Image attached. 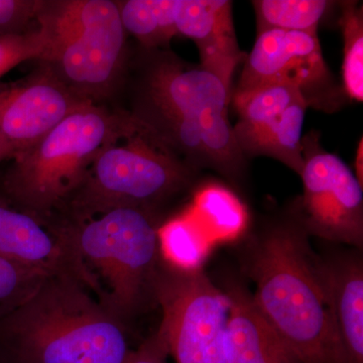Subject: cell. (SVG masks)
Listing matches in <instances>:
<instances>
[{
    "instance_id": "1",
    "label": "cell",
    "mask_w": 363,
    "mask_h": 363,
    "mask_svg": "<svg viewBox=\"0 0 363 363\" xmlns=\"http://www.w3.org/2000/svg\"><path fill=\"white\" fill-rule=\"evenodd\" d=\"M123 109L198 172L210 169L238 182L247 169L229 119L233 90L200 64L171 50L130 47L119 96Z\"/></svg>"
},
{
    "instance_id": "2",
    "label": "cell",
    "mask_w": 363,
    "mask_h": 363,
    "mask_svg": "<svg viewBox=\"0 0 363 363\" xmlns=\"http://www.w3.org/2000/svg\"><path fill=\"white\" fill-rule=\"evenodd\" d=\"M71 277H48L0 317V344L21 363H130L121 320Z\"/></svg>"
},
{
    "instance_id": "3",
    "label": "cell",
    "mask_w": 363,
    "mask_h": 363,
    "mask_svg": "<svg viewBox=\"0 0 363 363\" xmlns=\"http://www.w3.org/2000/svg\"><path fill=\"white\" fill-rule=\"evenodd\" d=\"M252 300L301 363H344L332 324L320 260L297 223L267 231L253 253Z\"/></svg>"
},
{
    "instance_id": "4",
    "label": "cell",
    "mask_w": 363,
    "mask_h": 363,
    "mask_svg": "<svg viewBox=\"0 0 363 363\" xmlns=\"http://www.w3.org/2000/svg\"><path fill=\"white\" fill-rule=\"evenodd\" d=\"M38 25L47 48L35 62L84 101L112 107L130 55L116 0H43Z\"/></svg>"
},
{
    "instance_id": "5",
    "label": "cell",
    "mask_w": 363,
    "mask_h": 363,
    "mask_svg": "<svg viewBox=\"0 0 363 363\" xmlns=\"http://www.w3.org/2000/svg\"><path fill=\"white\" fill-rule=\"evenodd\" d=\"M197 174V169L125 111L118 130L59 212L84 215L123 206L157 212L162 202L190 187Z\"/></svg>"
},
{
    "instance_id": "6",
    "label": "cell",
    "mask_w": 363,
    "mask_h": 363,
    "mask_svg": "<svg viewBox=\"0 0 363 363\" xmlns=\"http://www.w3.org/2000/svg\"><path fill=\"white\" fill-rule=\"evenodd\" d=\"M124 117L121 108L93 104L79 107L39 143L11 160L2 179V195L38 216L58 213Z\"/></svg>"
},
{
    "instance_id": "7",
    "label": "cell",
    "mask_w": 363,
    "mask_h": 363,
    "mask_svg": "<svg viewBox=\"0 0 363 363\" xmlns=\"http://www.w3.org/2000/svg\"><path fill=\"white\" fill-rule=\"evenodd\" d=\"M56 215L70 228L83 264L96 279L101 304L121 320L135 312L154 293L160 269L157 212L123 206Z\"/></svg>"
},
{
    "instance_id": "8",
    "label": "cell",
    "mask_w": 363,
    "mask_h": 363,
    "mask_svg": "<svg viewBox=\"0 0 363 363\" xmlns=\"http://www.w3.org/2000/svg\"><path fill=\"white\" fill-rule=\"evenodd\" d=\"M154 294L161 306L159 331L176 363H227L230 302L203 269L160 267Z\"/></svg>"
},
{
    "instance_id": "9",
    "label": "cell",
    "mask_w": 363,
    "mask_h": 363,
    "mask_svg": "<svg viewBox=\"0 0 363 363\" xmlns=\"http://www.w3.org/2000/svg\"><path fill=\"white\" fill-rule=\"evenodd\" d=\"M274 83L296 86L308 107L327 113L340 109L346 99L325 61L319 38L307 33L267 30L257 33L233 95Z\"/></svg>"
},
{
    "instance_id": "10",
    "label": "cell",
    "mask_w": 363,
    "mask_h": 363,
    "mask_svg": "<svg viewBox=\"0 0 363 363\" xmlns=\"http://www.w3.org/2000/svg\"><path fill=\"white\" fill-rule=\"evenodd\" d=\"M318 133L303 138V196L298 224L306 233L332 242L362 247V185L336 155L320 145Z\"/></svg>"
},
{
    "instance_id": "11",
    "label": "cell",
    "mask_w": 363,
    "mask_h": 363,
    "mask_svg": "<svg viewBox=\"0 0 363 363\" xmlns=\"http://www.w3.org/2000/svg\"><path fill=\"white\" fill-rule=\"evenodd\" d=\"M0 257L47 277H71L99 293L83 264L70 228L56 216L40 217L0 194Z\"/></svg>"
},
{
    "instance_id": "12",
    "label": "cell",
    "mask_w": 363,
    "mask_h": 363,
    "mask_svg": "<svg viewBox=\"0 0 363 363\" xmlns=\"http://www.w3.org/2000/svg\"><path fill=\"white\" fill-rule=\"evenodd\" d=\"M86 104L37 63L25 78L0 82V142L14 159Z\"/></svg>"
},
{
    "instance_id": "13",
    "label": "cell",
    "mask_w": 363,
    "mask_h": 363,
    "mask_svg": "<svg viewBox=\"0 0 363 363\" xmlns=\"http://www.w3.org/2000/svg\"><path fill=\"white\" fill-rule=\"evenodd\" d=\"M178 35L192 40L200 65L233 90L236 68L245 62L234 30L233 2L228 0H177Z\"/></svg>"
},
{
    "instance_id": "14",
    "label": "cell",
    "mask_w": 363,
    "mask_h": 363,
    "mask_svg": "<svg viewBox=\"0 0 363 363\" xmlns=\"http://www.w3.org/2000/svg\"><path fill=\"white\" fill-rule=\"evenodd\" d=\"M327 306L344 363H363V266L355 255L320 260Z\"/></svg>"
},
{
    "instance_id": "15",
    "label": "cell",
    "mask_w": 363,
    "mask_h": 363,
    "mask_svg": "<svg viewBox=\"0 0 363 363\" xmlns=\"http://www.w3.org/2000/svg\"><path fill=\"white\" fill-rule=\"evenodd\" d=\"M225 293L230 302L227 363H301L262 316L252 294L238 284Z\"/></svg>"
},
{
    "instance_id": "16",
    "label": "cell",
    "mask_w": 363,
    "mask_h": 363,
    "mask_svg": "<svg viewBox=\"0 0 363 363\" xmlns=\"http://www.w3.org/2000/svg\"><path fill=\"white\" fill-rule=\"evenodd\" d=\"M188 210L214 245L238 240L247 231V207L221 184L208 183L198 189Z\"/></svg>"
},
{
    "instance_id": "17",
    "label": "cell",
    "mask_w": 363,
    "mask_h": 363,
    "mask_svg": "<svg viewBox=\"0 0 363 363\" xmlns=\"http://www.w3.org/2000/svg\"><path fill=\"white\" fill-rule=\"evenodd\" d=\"M308 108L303 100L291 105L274 123L241 145L243 156L247 160L272 157L301 176L304 168L303 125Z\"/></svg>"
},
{
    "instance_id": "18",
    "label": "cell",
    "mask_w": 363,
    "mask_h": 363,
    "mask_svg": "<svg viewBox=\"0 0 363 363\" xmlns=\"http://www.w3.org/2000/svg\"><path fill=\"white\" fill-rule=\"evenodd\" d=\"M302 100L305 101L300 90L288 83H274L245 94L233 95L231 101L238 116L233 130L240 147L276 121L291 105Z\"/></svg>"
},
{
    "instance_id": "19",
    "label": "cell",
    "mask_w": 363,
    "mask_h": 363,
    "mask_svg": "<svg viewBox=\"0 0 363 363\" xmlns=\"http://www.w3.org/2000/svg\"><path fill=\"white\" fill-rule=\"evenodd\" d=\"M124 30L138 47L169 50L177 37V0H116Z\"/></svg>"
},
{
    "instance_id": "20",
    "label": "cell",
    "mask_w": 363,
    "mask_h": 363,
    "mask_svg": "<svg viewBox=\"0 0 363 363\" xmlns=\"http://www.w3.org/2000/svg\"><path fill=\"white\" fill-rule=\"evenodd\" d=\"M157 240L164 264L182 272L203 269L214 247L188 209L160 224Z\"/></svg>"
},
{
    "instance_id": "21",
    "label": "cell",
    "mask_w": 363,
    "mask_h": 363,
    "mask_svg": "<svg viewBox=\"0 0 363 363\" xmlns=\"http://www.w3.org/2000/svg\"><path fill=\"white\" fill-rule=\"evenodd\" d=\"M333 4L326 0L252 1L257 33L267 30H281L318 35L320 23Z\"/></svg>"
},
{
    "instance_id": "22",
    "label": "cell",
    "mask_w": 363,
    "mask_h": 363,
    "mask_svg": "<svg viewBox=\"0 0 363 363\" xmlns=\"http://www.w3.org/2000/svg\"><path fill=\"white\" fill-rule=\"evenodd\" d=\"M339 25L343 35L342 82L346 98L363 100V13L357 1L340 4Z\"/></svg>"
},
{
    "instance_id": "23",
    "label": "cell",
    "mask_w": 363,
    "mask_h": 363,
    "mask_svg": "<svg viewBox=\"0 0 363 363\" xmlns=\"http://www.w3.org/2000/svg\"><path fill=\"white\" fill-rule=\"evenodd\" d=\"M47 276L0 257V308L9 312L26 300Z\"/></svg>"
},
{
    "instance_id": "24",
    "label": "cell",
    "mask_w": 363,
    "mask_h": 363,
    "mask_svg": "<svg viewBox=\"0 0 363 363\" xmlns=\"http://www.w3.org/2000/svg\"><path fill=\"white\" fill-rule=\"evenodd\" d=\"M47 40L39 26L21 35L0 37V79L26 61H39L44 56Z\"/></svg>"
},
{
    "instance_id": "25",
    "label": "cell",
    "mask_w": 363,
    "mask_h": 363,
    "mask_svg": "<svg viewBox=\"0 0 363 363\" xmlns=\"http://www.w3.org/2000/svg\"><path fill=\"white\" fill-rule=\"evenodd\" d=\"M43 0H0V37L21 35L38 28Z\"/></svg>"
},
{
    "instance_id": "26",
    "label": "cell",
    "mask_w": 363,
    "mask_h": 363,
    "mask_svg": "<svg viewBox=\"0 0 363 363\" xmlns=\"http://www.w3.org/2000/svg\"><path fill=\"white\" fill-rule=\"evenodd\" d=\"M169 357L168 346L166 341L157 330L156 334L145 341L133 351L130 363H169Z\"/></svg>"
},
{
    "instance_id": "27",
    "label": "cell",
    "mask_w": 363,
    "mask_h": 363,
    "mask_svg": "<svg viewBox=\"0 0 363 363\" xmlns=\"http://www.w3.org/2000/svg\"><path fill=\"white\" fill-rule=\"evenodd\" d=\"M363 143L362 138L358 143L357 159H355V177H357L358 182L363 186Z\"/></svg>"
},
{
    "instance_id": "28",
    "label": "cell",
    "mask_w": 363,
    "mask_h": 363,
    "mask_svg": "<svg viewBox=\"0 0 363 363\" xmlns=\"http://www.w3.org/2000/svg\"><path fill=\"white\" fill-rule=\"evenodd\" d=\"M0 363H21L11 351L0 344Z\"/></svg>"
},
{
    "instance_id": "29",
    "label": "cell",
    "mask_w": 363,
    "mask_h": 363,
    "mask_svg": "<svg viewBox=\"0 0 363 363\" xmlns=\"http://www.w3.org/2000/svg\"><path fill=\"white\" fill-rule=\"evenodd\" d=\"M13 154H11V150L7 149L6 145H4L1 142H0V162L7 161V160H13Z\"/></svg>"
}]
</instances>
